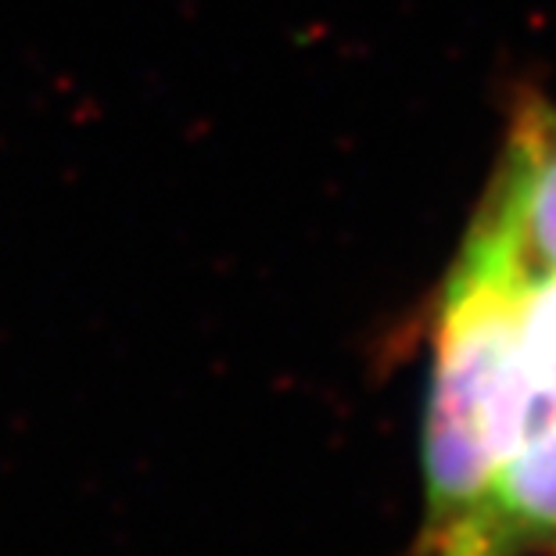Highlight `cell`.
I'll return each instance as SVG.
<instances>
[{
	"instance_id": "cell-3",
	"label": "cell",
	"mask_w": 556,
	"mask_h": 556,
	"mask_svg": "<svg viewBox=\"0 0 556 556\" xmlns=\"http://www.w3.org/2000/svg\"><path fill=\"white\" fill-rule=\"evenodd\" d=\"M520 370H525L520 431L556 424V274L520 269Z\"/></svg>"
},
{
	"instance_id": "cell-2",
	"label": "cell",
	"mask_w": 556,
	"mask_h": 556,
	"mask_svg": "<svg viewBox=\"0 0 556 556\" xmlns=\"http://www.w3.org/2000/svg\"><path fill=\"white\" fill-rule=\"evenodd\" d=\"M525 274H556V112L531 104L510 134V151L475 223Z\"/></svg>"
},
{
	"instance_id": "cell-1",
	"label": "cell",
	"mask_w": 556,
	"mask_h": 556,
	"mask_svg": "<svg viewBox=\"0 0 556 556\" xmlns=\"http://www.w3.org/2000/svg\"><path fill=\"white\" fill-rule=\"evenodd\" d=\"M520 413V269L470 233L434 324L417 556H459L517 445Z\"/></svg>"
}]
</instances>
